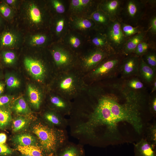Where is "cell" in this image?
Segmentation results:
<instances>
[{
  "mask_svg": "<svg viewBox=\"0 0 156 156\" xmlns=\"http://www.w3.org/2000/svg\"><path fill=\"white\" fill-rule=\"evenodd\" d=\"M88 87L84 75L74 68L59 72L57 80L58 94L70 100L82 94Z\"/></svg>",
  "mask_w": 156,
  "mask_h": 156,
  "instance_id": "obj_1",
  "label": "cell"
},
{
  "mask_svg": "<svg viewBox=\"0 0 156 156\" xmlns=\"http://www.w3.org/2000/svg\"><path fill=\"white\" fill-rule=\"evenodd\" d=\"M33 132L38 137L44 150L47 153H53L62 146L65 139L62 130L56 131L40 123L35 125Z\"/></svg>",
  "mask_w": 156,
  "mask_h": 156,
  "instance_id": "obj_2",
  "label": "cell"
},
{
  "mask_svg": "<svg viewBox=\"0 0 156 156\" xmlns=\"http://www.w3.org/2000/svg\"><path fill=\"white\" fill-rule=\"evenodd\" d=\"M120 62V60L118 57H111L100 63L84 76L88 77L89 80L92 81L111 78L119 71Z\"/></svg>",
  "mask_w": 156,
  "mask_h": 156,
  "instance_id": "obj_3",
  "label": "cell"
},
{
  "mask_svg": "<svg viewBox=\"0 0 156 156\" xmlns=\"http://www.w3.org/2000/svg\"><path fill=\"white\" fill-rule=\"evenodd\" d=\"M23 8L24 17L29 26L36 28L41 24L43 21L42 14L36 2H28Z\"/></svg>",
  "mask_w": 156,
  "mask_h": 156,
  "instance_id": "obj_4",
  "label": "cell"
},
{
  "mask_svg": "<svg viewBox=\"0 0 156 156\" xmlns=\"http://www.w3.org/2000/svg\"><path fill=\"white\" fill-rule=\"evenodd\" d=\"M24 64L27 70L34 78L39 81H44L47 70L42 61L31 57H26L24 59Z\"/></svg>",
  "mask_w": 156,
  "mask_h": 156,
  "instance_id": "obj_5",
  "label": "cell"
},
{
  "mask_svg": "<svg viewBox=\"0 0 156 156\" xmlns=\"http://www.w3.org/2000/svg\"><path fill=\"white\" fill-rule=\"evenodd\" d=\"M107 55L106 53L100 49L90 52L82 59L79 70L84 76L100 63Z\"/></svg>",
  "mask_w": 156,
  "mask_h": 156,
  "instance_id": "obj_6",
  "label": "cell"
},
{
  "mask_svg": "<svg viewBox=\"0 0 156 156\" xmlns=\"http://www.w3.org/2000/svg\"><path fill=\"white\" fill-rule=\"evenodd\" d=\"M107 37L110 44L116 49H119L123 47L126 42V37L122 30L120 23L116 20L110 21L109 23Z\"/></svg>",
  "mask_w": 156,
  "mask_h": 156,
  "instance_id": "obj_7",
  "label": "cell"
},
{
  "mask_svg": "<svg viewBox=\"0 0 156 156\" xmlns=\"http://www.w3.org/2000/svg\"><path fill=\"white\" fill-rule=\"evenodd\" d=\"M53 58L59 72L74 68L72 56L66 51L60 48L54 49L52 52Z\"/></svg>",
  "mask_w": 156,
  "mask_h": 156,
  "instance_id": "obj_8",
  "label": "cell"
},
{
  "mask_svg": "<svg viewBox=\"0 0 156 156\" xmlns=\"http://www.w3.org/2000/svg\"><path fill=\"white\" fill-rule=\"evenodd\" d=\"M140 60L139 57L135 55L129 56L123 60L119 68L122 77L138 75Z\"/></svg>",
  "mask_w": 156,
  "mask_h": 156,
  "instance_id": "obj_9",
  "label": "cell"
},
{
  "mask_svg": "<svg viewBox=\"0 0 156 156\" xmlns=\"http://www.w3.org/2000/svg\"><path fill=\"white\" fill-rule=\"evenodd\" d=\"M155 146L142 138L134 144V156H156Z\"/></svg>",
  "mask_w": 156,
  "mask_h": 156,
  "instance_id": "obj_10",
  "label": "cell"
},
{
  "mask_svg": "<svg viewBox=\"0 0 156 156\" xmlns=\"http://www.w3.org/2000/svg\"><path fill=\"white\" fill-rule=\"evenodd\" d=\"M143 5L140 1L135 0L128 1L125 8V13L129 18L133 21L138 20L142 14Z\"/></svg>",
  "mask_w": 156,
  "mask_h": 156,
  "instance_id": "obj_11",
  "label": "cell"
},
{
  "mask_svg": "<svg viewBox=\"0 0 156 156\" xmlns=\"http://www.w3.org/2000/svg\"><path fill=\"white\" fill-rule=\"evenodd\" d=\"M138 75L145 83L153 84L156 79V70L148 65L141 58L140 60Z\"/></svg>",
  "mask_w": 156,
  "mask_h": 156,
  "instance_id": "obj_12",
  "label": "cell"
},
{
  "mask_svg": "<svg viewBox=\"0 0 156 156\" xmlns=\"http://www.w3.org/2000/svg\"><path fill=\"white\" fill-rule=\"evenodd\" d=\"M50 101L61 114L70 112L72 106L69 100L58 94L51 96L50 98Z\"/></svg>",
  "mask_w": 156,
  "mask_h": 156,
  "instance_id": "obj_13",
  "label": "cell"
},
{
  "mask_svg": "<svg viewBox=\"0 0 156 156\" xmlns=\"http://www.w3.org/2000/svg\"><path fill=\"white\" fill-rule=\"evenodd\" d=\"M145 33L140 32L133 36L126 41L123 47V52L127 55L134 52L138 44L144 38Z\"/></svg>",
  "mask_w": 156,
  "mask_h": 156,
  "instance_id": "obj_14",
  "label": "cell"
},
{
  "mask_svg": "<svg viewBox=\"0 0 156 156\" xmlns=\"http://www.w3.org/2000/svg\"><path fill=\"white\" fill-rule=\"evenodd\" d=\"M19 38L15 33L10 31L4 32L0 37V45L5 48L13 47L18 43Z\"/></svg>",
  "mask_w": 156,
  "mask_h": 156,
  "instance_id": "obj_15",
  "label": "cell"
},
{
  "mask_svg": "<svg viewBox=\"0 0 156 156\" xmlns=\"http://www.w3.org/2000/svg\"><path fill=\"white\" fill-rule=\"evenodd\" d=\"M121 4V1L118 0H108L103 4V9L110 19L113 18L118 14Z\"/></svg>",
  "mask_w": 156,
  "mask_h": 156,
  "instance_id": "obj_16",
  "label": "cell"
},
{
  "mask_svg": "<svg viewBox=\"0 0 156 156\" xmlns=\"http://www.w3.org/2000/svg\"><path fill=\"white\" fill-rule=\"evenodd\" d=\"M29 101L33 106L36 109L39 108L42 100V94L37 88L29 84L27 88Z\"/></svg>",
  "mask_w": 156,
  "mask_h": 156,
  "instance_id": "obj_17",
  "label": "cell"
},
{
  "mask_svg": "<svg viewBox=\"0 0 156 156\" xmlns=\"http://www.w3.org/2000/svg\"><path fill=\"white\" fill-rule=\"evenodd\" d=\"M17 150L23 155L30 156H43L42 150L39 147L33 145H18Z\"/></svg>",
  "mask_w": 156,
  "mask_h": 156,
  "instance_id": "obj_18",
  "label": "cell"
},
{
  "mask_svg": "<svg viewBox=\"0 0 156 156\" xmlns=\"http://www.w3.org/2000/svg\"><path fill=\"white\" fill-rule=\"evenodd\" d=\"M83 151L81 147L70 145L61 150L58 156H83Z\"/></svg>",
  "mask_w": 156,
  "mask_h": 156,
  "instance_id": "obj_19",
  "label": "cell"
},
{
  "mask_svg": "<svg viewBox=\"0 0 156 156\" xmlns=\"http://www.w3.org/2000/svg\"><path fill=\"white\" fill-rule=\"evenodd\" d=\"M45 119L53 125L62 127L65 125V122L62 116L53 112H49L44 115Z\"/></svg>",
  "mask_w": 156,
  "mask_h": 156,
  "instance_id": "obj_20",
  "label": "cell"
},
{
  "mask_svg": "<svg viewBox=\"0 0 156 156\" xmlns=\"http://www.w3.org/2000/svg\"><path fill=\"white\" fill-rule=\"evenodd\" d=\"M13 107L15 111L19 114H27L29 111V108L23 97L19 98L15 101Z\"/></svg>",
  "mask_w": 156,
  "mask_h": 156,
  "instance_id": "obj_21",
  "label": "cell"
},
{
  "mask_svg": "<svg viewBox=\"0 0 156 156\" xmlns=\"http://www.w3.org/2000/svg\"><path fill=\"white\" fill-rule=\"evenodd\" d=\"M16 142L21 146H27L32 144L35 142V139L32 136L27 134H21L15 138Z\"/></svg>",
  "mask_w": 156,
  "mask_h": 156,
  "instance_id": "obj_22",
  "label": "cell"
},
{
  "mask_svg": "<svg viewBox=\"0 0 156 156\" xmlns=\"http://www.w3.org/2000/svg\"><path fill=\"white\" fill-rule=\"evenodd\" d=\"M120 25L122 31L125 37L132 36L140 32L137 27H134L123 23H120Z\"/></svg>",
  "mask_w": 156,
  "mask_h": 156,
  "instance_id": "obj_23",
  "label": "cell"
},
{
  "mask_svg": "<svg viewBox=\"0 0 156 156\" xmlns=\"http://www.w3.org/2000/svg\"><path fill=\"white\" fill-rule=\"evenodd\" d=\"M11 120V116L9 112L0 109V128H4L8 125Z\"/></svg>",
  "mask_w": 156,
  "mask_h": 156,
  "instance_id": "obj_24",
  "label": "cell"
},
{
  "mask_svg": "<svg viewBox=\"0 0 156 156\" xmlns=\"http://www.w3.org/2000/svg\"><path fill=\"white\" fill-rule=\"evenodd\" d=\"M125 87L129 89L135 91L142 89L144 87V85L138 79L134 78L126 82Z\"/></svg>",
  "mask_w": 156,
  "mask_h": 156,
  "instance_id": "obj_25",
  "label": "cell"
},
{
  "mask_svg": "<svg viewBox=\"0 0 156 156\" xmlns=\"http://www.w3.org/2000/svg\"><path fill=\"white\" fill-rule=\"evenodd\" d=\"M147 140L151 143L156 146V125H151L147 128Z\"/></svg>",
  "mask_w": 156,
  "mask_h": 156,
  "instance_id": "obj_26",
  "label": "cell"
},
{
  "mask_svg": "<svg viewBox=\"0 0 156 156\" xmlns=\"http://www.w3.org/2000/svg\"><path fill=\"white\" fill-rule=\"evenodd\" d=\"M47 37L44 35L41 34L34 35L31 37L29 43L33 46H39L43 44L46 42Z\"/></svg>",
  "mask_w": 156,
  "mask_h": 156,
  "instance_id": "obj_27",
  "label": "cell"
},
{
  "mask_svg": "<svg viewBox=\"0 0 156 156\" xmlns=\"http://www.w3.org/2000/svg\"><path fill=\"white\" fill-rule=\"evenodd\" d=\"M92 17L94 20L98 23L105 25L109 23L110 19L109 17L106 14L101 12H95L93 14Z\"/></svg>",
  "mask_w": 156,
  "mask_h": 156,
  "instance_id": "obj_28",
  "label": "cell"
},
{
  "mask_svg": "<svg viewBox=\"0 0 156 156\" xmlns=\"http://www.w3.org/2000/svg\"><path fill=\"white\" fill-rule=\"evenodd\" d=\"M144 55V61L149 66L156 70V55L155 52H147Z\"/></svg>",
  "mask_w": 156,
  "mask_h": 156,
  "instance_id": "obj_29",
  "label": "cell"
},
{
  "mask_svg": "<svg viewBox=\"0 0 156 156\" xmlns=\"http://www.w3.org/2000/svg\"><path fill=\"white\" fill-rule=\"evenodd\" d=\"M0 13L7 19L10 18L13 15L12 10L5 2L0 4Z\"/></svg>",
  "mask_w": 156,
  "mask_h": 156,
  "instance_id": "obj_30",
  "label": "cell"
},
{
  "mask_svg": "<svg viewBox=\"0 0 156 156\" xmlns=\"http://www.w3.org/2000/svg\"><path fill=\"white\" fill-rule=\"evenodd\" d=\"M2 58L5 64L10 65L15 62L16 56L15 53L12 51H5L3 53Z\"/></svg>",
  "mask_w": 156,
  "mask_h": 156,
  "instance_id": "obj_31",
  "label": "cell"
},
{
  "mask_svg": "<svg viewBox=\"0 0 156 156\" xmlns=\"http://www.w3.org/2000/svg\"><path fill=\"white\" fill-rule=\"evenodd\" d=\"M148 44L145 42L142 41L140 43L135 49L134 53L138 57L144 55L147 51Z\"/></svg>",
  "mask_w": 156,
  "mask_h": 156,
  "instance_id": "obj_32",
  "label": "cell"
},
{
  "mask_svg": "<svg viewBox=\"0 0 156 156\" xmlns=\"http://www.w3.org/2000/svg\"><path fill=\"white\" fill-rule=\"evenodd\" d=\"M27 120L25 118L20 117L14 120L13 122L12 129L16 132L23 128L27 124Z\"/></svg>",
  "mask_w": 156,
  "mask_h": 156,
  "instance_id": "obj_33",
  "label": "cell"
},
{
  "mask_svg": "<svg viewBox=\"0 0 156 156\" xmlns=\"http://www.w3.org/2000/svg\"><path fill=\"white\" fill-rule=\"evenodd\" d=\"M7 87L9 88H18L20 85L19 80L14 76L10 75L8 77L6 80Z\"/></svg>",
  "mask_w": 156,
  "mask_h": 156,
  "instance_id": "obj_34",
  "label": "cell"
},
{
  "mask_svg": "<svg viewBox=\"0 0 156 156\" xmlns=\"http://www.w3.org/2000/svg\"><path fill=\"white\" fill-rule=\"evenodd\" d=\"M76 25L80 29H86L91 27L92 25V24L89 20L83 19L77 21L76 23Z\"/></svg>",
  "mask_w": 156,
  "mask_h": 156,
  "instance_id": "obj_35",
  "label": "cell"
},
{
  "mask_svg": "<svg viewBox=\"0 0 156 156\" xmlns=\"http://www.w3.org/2000/svg\"><path fill=\"white\" fill-rule=\"evenodd\" d=\"M92 42L96 46L102 47L107 44V40L104 37L97 36L93 38Z\"/></svg>",
  "mask_w": 156,
  "mask_h": 156,
  "instance_id": "obj_36",
  "label": "cell"
},
{
  "mask_svg": "<svg viewBox=\"0 0 156 156\" xmlns=\"http://www.w3.org/2000/svg\"><path fill=\"white\" fill-rule=\"evenodd\" d=\"M52 3L56 12L59 13H63L65 10V8L63 4L59 1L53 0Z\"/></svg>",
  "mask_w": 156,
  "mask_h": 156,
  "instance_id": "obj_37",
  "label": "cell"
},
{
  "mask_svg": "<svg viewBox=\"0 0 156 156\" xmlns=\"http://www.w3.org/2000/svg\"><path fill=\"white\" fill-rule=\"evenodd\" d=\"M90 2L89 0H73L72 1V4L74 7L77 8L85 6Z\"/></svg>",
  "mask_w": 156,
  "mask_h": 156,
  "instance_id": "obj_38",
  "label": "cell"
},
{
  "mask_svg": "<svg viewBox=\"0 0 156 156\" xmlns=\"http://www.w3.org/2000/svg\"><path fill=\"white\" fill-rule=\"evenodd\" d=\"M149 107L151 112L154 115L156 113V97L154 96L151 100Z\"/></svg>",
  "mask_w": 156,
  "mask_h": 156,
  "instance_id": "obj_39",
  "label": "cell"
},
{
  "mask_svg": "<svg viewBox=\"0 0 156 156\" xmlns=\"http://www.w3.org/2000/svg\"><path fill=\"white\" fill-rule=\"evenodd\" d=\"M11 150L4 144L0 143V155H6L11 154Z\"/></svg>",
  "mask_w": 156,
  "mask_h": 156,
  "instance_id": "obj_40",
  "label": "cell"
},
{
  "mask_svg": "<svg viewBox=\"0 0 156 156\" xmlns=\"http://www.w3.org/2000/svg\"><path fill=\"white\" fill-rule=\"evenodd\" d=\"M69 42L72 46L75 48L78 47L81 44L80 40L74 36H72L70 37Z\"/></svg>",
  "mask_w": 156,
  "mask_h": 156,
  "instance_id": "obj_41",
  "label": "cell"
},
{
  "mask_svg": "<svg viewBox=\"0 0 156 156\" xmlns=\"http://www.w3.org/2000/svg\"><path fill=\"white\" fill-rule=\"evenodd\" d=\"M150 31L153 34L156 33V17L154 16L152 17L150 21Z\"/></svg>",
  "mask_w": 156,
  "mask_h": 156,
  "instance_id": "obj_42",
  "label": "cell"
},
{
  "mask_svg": "<svg viewBox=\"0 0 156 156\" xmlns=\"http://www.w3.org/2000/svg\"><path fill=\"white\" fill-rule=\"evenodd\" d=\"M64 25V21L63 19L59 20L56 24V31L57 33H60L62 31Z\"/></svg>",
  "mask_w": 156,
  "mask_h": 156,
  "instance_id": "obj_43",
  "label": "cell"
},
{
  "mask_svg": "<svg viewBox=\"0 0 156 156\" xmlns=\"http://www.w3.org/2000/svg\"><path fill=\"white\" fill-rule=\"evenodd\" d=\"M10 98L7 95L0 96V106L4 105L8 103L10 100Z\"/></svg>",
  "mask_w": 156,
  "mask_h": 156,
  "instance_id": "obj_44",
  "label": "cell"
},
{
  "mask_svg": "<svg viewBox=\"0 0 156 156\" xmlns=\"http://www.w3.org/2000/svg\"><path fill=\"white\" fill-rule=\"evenodd\" d=\"M7 136L3 133H0V143L4 144L6 142Z\"/></svg>",
  "mask_w": 156,
  "mask_h": 156,
  "instance_id": "obj_45",
  "label": "cell"
},
{
  "mask_svg": "<svg viewBox=\"0 0 156 156\" xmlns=\"http://www.w3.org/2000/svg\"><path fill=\"white\" fill-rule=\"evenodd\" d=\"M17 0H5V3L8 5L14 6L16 3Z\"/></svg>",
  "mask_w": 156,
  "mask_h": 156,
  "instance_id": "obj_46",
  "label": "cell"
},
{
  "mask_svg": "<svg viewBox=\"0 0 156 156\" xmlns=\"http://www.w3.org/2000/svg\"><path fill=\"white\" fill-rule=\"evenodd\" d=\"M5 88V84L2 83H0V95L3 92Z\"/></svg>",
  "mask_w": 156,
  "mask_h": 156,
  "instance_id": "obj_47",
  "label": "cell"
},
{
  "mask_svg": "<svg viewBox=\"0 0 156 156\" xmlns=\"http://www.w3.org/2000/svg\"><path fill=\"white\" fill-rule=\"evenodd\" d=\"M153 87L152 89L151 93H153L156 90V79H155L153 83Z\"/></svg>",
  "mask_w": 156,
  "mask_h": 156,
  "instance_id": "obj_48",
  "label": "cell"
},
{
  "mask_svg": "<svg viewBox=\"0 0 156 156\" xmlns=\"http://www.w3.org/2000/svg\"><path fill=\"white\" fill-rule=\"evenodd\" d=\"M2 22V19H1V18L0 16V27L1 26V25Z\"/></svg>",
  "mask_w": 156,
  "mask_h": 156,
  "instance_id": "obj_49",
  "label": "cell"
},
{
  "mask_svg": "<svg viewBox=\"0 0 156 156\" xmlns=\"http://www.w3.org/2000/svg\"><path fill=\"white\" fill-rule=\"evenodd\" d=\"M23 156H30L28 155H23Z\"/></svg>",
  "mask_w": 156,
  "mask_h": 156,
  "instance_id": "obj_50",
  "label": "cell"
},
{
  "mask_svg": "<svg viewBox=\"0 0 156 156\" xmlns=\"http://www.w3.org/2000/svg\"><path fill=\"white\" fill-rule=\"evenodd\" d=\"M55 156H56V155H55Z\"/></svg>",
  "mask_w": 156,
  "mask_h": 156,
  "instance_id": "obj_51",
  "label": "cell"
}]
</instances>
